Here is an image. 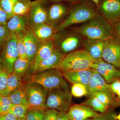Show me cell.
<instances>
[{"label": "cell", "mask_w": 120, "mask_h": 120, "mask_svg": "<svg viewBox=\"0 0 120 120\" xmlns=\"http://www.w3.org/2000/svg\"><path fill=\"white\" fill-rule=\"evenodd\" d=\"M99 15L95 4L90 0H82L72 6L66 19L55 28L56 33L72 25L88 22Z\"/></svg>", "instance_id": "6da1fadb"}, {"label": "cell", "mask_w": 120, "mask_h": 120, "mask_svg": "<svg viewBox=\"0 0 120 120\" xmlns=\"http://www.w3.org/2000/svg\"><path fill=\"white\" fill-rule=\"evenodd\" d=\"M113 25L99 15L86 23L73 30L85 39L105 41L113 36Z\"/></svg>", "instance_id": "7a4b0ae2"}, {"label": "cell", "mask_w": 120, "mask_h": 120, "mask_svg": "<svg viewBox=\"0 0 120 120\" xmlns=\"http://www.w3.org/2000/svg\"><path fill=\"white\" fill-rule=\"evenodd\" d=\"M29 82L39 84L48 91L56 89L69 90L68 84L60 69H51L35 73Z\"/></svg>", "instance_id": "3957f363"}, {"label": "cell", "mask_w": 120, "mask_h": 120, "mask_svg": "<svg viewBox=\"0 0 120 120\" xmlns=\"http://www.w3.org/2000/svg\"><path fill=\"white\" fill-rule=\"evenodd\" d=\"M93 62L92 57L86 49L75 50L64 56L60 69L64 71L88 69L90 68Z\"/></svg>", "instance_id": "277c9868"}, {"label": "cell", "mask_w": 120, "mask_h": 120, "mask_svg": "<svg viewBox=\"0 0 120 120\" xmlns=\"http://www.w3.org/2000/svg\"><path fill=\"white\" fill-rule=\"evenodd\" d=\"M57 33L54 40L55 47L64 55L83 46L85 39L73 30L68 33H62L61 31Z\"/></svg>", "instance_id": "5b68a950"}, {"label": "cell", "mask_w": 120, "mask_h": 120, "mask_svg": "<svg viewBox=\"0 0 120 120\" xmlns=\"http://www.w3.org/2000/svg\"><path fill=\"white\" fill-rule=\"evenodd\" d=\"M72 95L69 90L56 88L49 91L45 109H53L67 112L72 102Z\"/></svg>", "instance_id": "8992f818"}, {"label": "cell", "mask_w": 120, "mask_h": 120, "mask_svg": "<svg viewBox=\"0 0 120 120\" xmlns=\"http://www.w3.org/2000/svg\"><path fill=\"white\" fill-rule=\"evenodd\" d=\"M1 58L2 68L9 74L12 73L15 61L19 58L17 37L15 35L11 34V38L2 46Z\"/></svg>", "instance_id": "52a82bcc"}, {"label": "cell", "mask_w": 120, "mask_h": 120, "mask_svg": "<svg viewBox=\"0 0 120 120\" xmlns=\"http://www.w3.org/2000/svg\"><path fill=\"white\" fill-rule=\"evenodd\" d=\"M24 87L30 107L45 109L49 91L34 82H28L24 84Z\"/></svg>", "instance_id": "ba28073f"}, {"label": "cell", "mask_w": 120, "mask_h": 120, "mask_svg": "<svg viewBox=\"0 0 120 120\" xmlns=\"http://www.w3.org/2000/svg\"><path fill=\"white\" fill-rule=\"evenodd\" d=\"M49 0H36L31 1L28 15V23L31 28L38 24L46 23L49 5Z\"/></svg>", "instance_id": "9c48e42d"}, {"label": "cell", "mask_w": 120, "mask_h": 120, "mask_svg": "<svg viewBox=\"0 0 120 120\" xmlns=\"http://www.w3.org/2000/svg\"><path fill=\"white\" fill-rule=\"evenodd\" d=\"M97 8L99 15L112 24L120 20V0H101Z\"/></svg>", "instance_id": "30bf717a"}, {"label": "cell", "mask_w": 120, "mask_h": 120, "mask_svg": "<svg viewBox=\"0 0 120 120\" xmlns=\"http://www.w3.org/2000/svg\"><path fill=\"white\" fill-rule=\"evenodd\" d=\"M102 59L107 63L120 68V43L114 36L104 42Z\"/></svg>", "instance_id": "8fae6325"}, {"label": "cell", "mask_w": 120, "mask_h": 120, "mask_svg": "<svg viewBox=\"0 0 120 120\" xmlns=\"http://www.w3.org/2000/svg\"><path fill=\"white\" fill-rule=\"evenodd\" d=\"M90 68L95 69L108 84L111 83L116 79L120 78V69L113 65L105 62L103 59L93 62Z\"/></svg>", "instance_id": "7c38bea8"}, {"label": "cell", "mask_w": 120, "mask_h": 120, "mask_svg": "<svg viewBox=\"0 0 120 120\" xmlns=\"http://www.w3.org/2000/svg\"><path fill=\"white\" fill-rule=\"evenodd\" d=\"M94 70L87 87L88 95L94 92H100L105 93L112 98H115L116 95L111 89L110 84L107 83L103 77Z\"/></svg>", "instance_id": "4fadbf2b"}, {"label": "cell", "mask_w": 120, "mask_h": 120, "mask_svg": "<svg viewBox=\"0 0 120 120\" xmlns=\"http://www.w3.org/2000/svg\"><path fill=\"white\" fill-rule=\"evenodd\" d=\"M64 55L59 49L55 48L49 57L38 64L31 66V69L34 73L51 69H60V65Z\"/></svg>", "instance_id": "5bb4252c"}, {"label": "cell", "mask_w": 120, "mask_h": 120, "mask_svg": "<svg viewBox=\"0 0 120 120\" xmlns=\"http://www.w3.org/2000/svg\"><path fill=\"white\" fill-rule=\"evenodd\" d=\"M71 8L67 4L61 3L53 4L50 5L48 9L46 23L56 28L69 12Z\"/></svg>", "instance_id": "9a60e30c"}, {"label": "cell", "mask_w": 120, "mask_h": 120, "mask_svg": "<svg viewBox=\"0 0 120 120\" xmlns=\"http://www.w3.org/2000/svg\"><path fill=\"white\" fill-rule=\"evenodd\" d=\"M70 120H85L99 116L91 107L80 104L71 105L67 112Z\"/></svg>", "instance_id": "2e32d148"}, {"label": "cell", "mask_w": 120, "mask_h": 120, "mask_svg": "<svg viewBox=\"0 0 120 120\" xmlns=\"http://www.w3.org/2000/svg\"><path fill=\"white\" fill-rule=\"evenodd\" d=\"M94 69L89 68L78 71H63L64 77L69 82L74 84H81L87 87Z\"/></svg>", "instance_id": "e0dca14e"}, {"label": "cell", "mask_w": 120, "mask_h": 120, "mask_svg": "<svg viewBox=\"0 0 120 120\" xmlns=\"http://www.w3.org/2000/svg\"><path fill=\"white\" fill-rule=\"evenodd\" d=\"M8 20L7 26L11 34L15 35L16 37L25 34L29 27L27 16L14 15Z\"/></svg>", "instance_id": "ac0fdd59"}, {"label": "cell", "mask_w": 120, "mask_h": 120, "mask_svg": "<svg viewBox=\"0 0 120 120\" xmlns=\"http://www.w3.org/2000/svg\"><path fill=\"white\" fill-rule=\"evenodd\" d=\"M24 41L26 47L27 58L32 62L41 42L29 27L24 34Z\"/></svg>", "instance_id": "d6986e66"}, {"label": "cell", "mask_w": 120, "mask_h": 120, "mask_svg": "<svg viewBox=\"0 0 120 120\" xmlns=\"http://www.w3.org/2000/svg\"><path fill=\"white\" fill-rule=\"evenodd\" d=\"M55 49L54 40L41 42L31 66L38 64L49 57L53 53Z\"/></svg>", "instance_id": "ffe728a7"}, {"label": "cell", "mask_w": 120, "mask_h": 120, "mask_svg": "<svg viewBox=\"0 0 120 120\" xmlns=\"http://www.w3.org/2000/svg\"><path fill=\"white\" fill-rule=\"evenodd\" d=\"M30 28L41 42L54 40L56 34L55 28L48 24H41Z\"/></svg>", "instance_id": "44dd1931"}, {"label": "cell", "mask_w": 120, "mask_h": 120, "mask_svg": "<svg viewBox=\"0 0 120 120\" xmlns=\"http://www.w3.org/2000/svg\"><path fill=\"white\" fill-rule=\"evenodd\" d=\"M105 41L85 39L83 46L91 57L94 62L102 60Z\"/></svg>", "instance_id": "7402d4cb"}, {"label": "cell", "mask_w": 120, "mask_h": 120, "mask_svg": "<svg viewBox=\"0 0 120 120\" xmlns=\"http://www.w3.org/2000/svg\"><path fill=\"white\" fill-rule=\"evenodd\" d=\"M8 96L13 105H28L24 85L11 92Z\"/></svg>", "instance_id": "603a6c76"}, {"label": "cell", "mask_w": 120, "mask_h": 120, "mask_svg": "<svg viewBox=\"0 0 120 120\" xmlns=\"http://www.w3.org/2000/svg\"><path fill=\"white\" fill-rule=\"evenodd\" d=\"M31 65V62L27 58H19L14 64L13 72L22 77L26 75Z\"/></svg>", "instance_id": "cb8c5ba5"}, {"label": "cell", "mask_w": 120, "mask_h": 120, "mask_svg": "<svg viewBox=\"0 0 120 120\" xmlns=\"http://www.w3.org/2000/svg\"><path fill=\"white\" fill-rule=\"evenodd\" d=\"M24 85L22 77L15 75L13 72L9 74L5 96H8L11 92L20 88Z\"/></svg>", "instance_id": "d4e9b609"}, {"label": "cell", "mask_w": 120, "mask_h": 120, "mask_svg": "<svg viewBox=\"0 0 120 120\" xmlns=\"http://www.w3.org/2000/svg\"><path fill=\"white\" fill-rule=\"evenodd\" d=\"M31 3L30 0H17L13 8L14 15L27 16L30 9Z\"/></svg>", "instance_id": "484cf974"}, {"label": "cell", "mask_w": 120, "mask_h": 120, "mask_svg": "<svg viewBox=\"0 0 120 120\" xmlns=\"http://www.w3.org/2000/svg\"><path fill=\"white\" fill-rule=\"evenodd\" d=\"M81 104L91 107L95 112L101 113H104L108 109L96 97L92 95L88 96V99Z\"/></svg>", "instance_id": "4316f807"}, {"label": "cell", "mask_w": 120, "mask_h": 120, "mask_svg": "<svg viewBox=\"0 0 120 120\" xmlns=\"http://www.w3.org/2000/svg\"><path fill=\"white\" fill-rule=\"evenodd\" d=\"M30 107L28 105L12 104L8 113L12 114L18 119L26 118L27 112Z\"/></svg>", "instance_id": "83f0119b"}, {"label": "cell", "mask_w": 120, "mask_h": 120, "mask_svg": "<svg viewBox=\"0 0 120 120\" xmlns=\"http://www.w3.org/2000/svg\"><path fill=\"white\" fill-rule=\"evenodd\" d=\"M45 110L42 108L30 107L26 114V120H43Z\"/></svg>", "instance_id": "f1b7e54d"}, {"label": "cell", "mask_w": 120, "mask_h": 120, "mask_svg": "<svg viewBox=\"0 0 120 120\" xmlns=\"http://www.w3.org/2000/svg\"><path fill=\"white\" fill-rule=\"evenodd\" d=\"M71 93L76 98L87 96L88 94L87 87L81 84H74L71 88Z\"/></svg>", "instance_id": "f546056e"}, {"label": "cell", "mask_w": 120, "mask_h": 120, "mask_svg": "<svg viewBox=\"0 0 120 120\" xmlns=\"http://www.w3.org/2000/svg\"><path fill=\"white\" fill-rule=\"evenodd\" d=\"M17 0H0V4L7 15L8 20L14 15L13 10Z\"/></svg>", "instance_id": "4dcf8cb0"}, {"label": "cell", "mask_w": 120, "mask_h": 120, "mask_svg": "<svg viewBox=\"0 0 120 120\" xmlns=\"http://www.w3.org/2000/svg\"><path fill=\"white\" fill-rule=\"evenodd\" d=\"M92 95L96 97L104 106L109 109L114 99L103 92H98L91 94L88 96Z\"/></svg>", "instance_id": "1f68e13d"}, {"label": "cell", "mask_w": 120, "mask_h": 120, "mask_svg": "<svg viewBox=\"0 0 120 120\" xmlns=\"http://www.w3.org/2000/svg\"><path fill=\"white\" fill-rule=\"evenodd\" d=\"M24 34L17 36V45L19 58H27L26 46L24 41Z\"/></svg>", "instance_id": "d6a6232c"}, {"label": "cell", "mask_w": 120, "mask_h": 120, "mask_svg": "<svg viewBox=\"0 0 120 120\" xmlns=\"http://www.w3.org/2000/svg\"><path fill=\"white\" fill-rule=\"evenodd\" d=\"M9 74L6 70L2 68L0 72V94L2 96H5Z\"/></svg>", "instance_id": "836d02e7"}, {"label": "cell", "mask_w": 120, "mask_h": 120, "mask_svg": "<svg viewBox=\"0 0 120 120\" xmlns=\"http://www.w3.org/2000/svg\"><path fill=\"white\" fill-rule=\"evenodd\" d=\"M12 105L8 96L1 95L0 98V114L8 112Z\"/></svg>", "instance_id": "e575fe53"}, {"label": "cell", "mask_w": 120, "mask_h": 120, "mask_svg": "<svg viewBox=\"0 0 120 120\" xmlns=\"http://www.w3.org/2000/svg\"><path fill=\"white\" fill-rule=\"evenodd\" d=\"M117 115L114 109H109L104 113H101L99 116L92 118L91 120H117L116 118Z\"/></svg>", "instance_id": "d590c367"}, {"label": "cell", "mask_w": 120, "mask_h": 120, "mask_svg": "<svg viewBox=\"0 0 120 120\" xmlns=\"http://www.w3.org/2000/svg\"><path fill=\"white\" fill-rule=\"evenodd\" d=\"M11 36L7 25H0V47H2Z\"/></svg>", "instance_id": "8d00e7d4"}, {"label": "cell", "mask_w": 120, "mask_h": 120, "mask_svg": "<svg viewBox=\"0 0 120 120\" xmlns=\"http://www.w3.org/2000/svg\"><path fill=\"white\" fill-rule=\"evenodd\" d=\"M59 113L56 110L45 109L43 120H56Z\"/></svg>", "instance_id": "74e56055"}, {"label": "cell", "mask_w": 120, "mask_h": 120, "mask_svg": "<svg viewBox=\"0 0 120 120\" xmlns=\"http://www.w3.org/2000/svg\"><path fill=\"white\" fill-rule=\"evenodd\" d=\"M111 89L117 98H120V78H117L110 84Z\"/></svg>", "instance_id": "f35d334b"}, {"label": "cell", "mask_w": 120, "mask_h": 120, "mask_svg": "<svg viewBox=\"0 0 120 120\" xmlns=\"http://www.w3.org/2000/svg\"><path fill=\"white\" fill-rule=\"evenodd\" d=\"M113 36L120 43V20L113 24Z\"/></svg>", "instance_id": "ab89813d"}, {"label": "cell", "mask_w": 120, "mask_h": 120, "mask_svg": "<svg viewBox=\"0 0 120 120\" xmlns=\"http://www.w3.org/2000/svg\"><path fill=\"white\" fill-rule=\"evenodd\" d=\"M8 22L7 13L0 4V25H7Z\"/></svg>", "instance_id": "60d3db41"}, {"label": "cell", "mask_w": 120, "mask_h": 120, "mask_svg": "<svg viewBox=\"0 0 120 120\" xmlns=\"http://www.w3.org/2000/svg\"><path fill=\"white\" fill-rule=\"evenodd\" d=\"M17 119L13 114L9 113L0 114V120H17Z\"/></svg>", "instance_id": "b9f144b4"}, {"label": "cell", "mask_w": 120, "mask_h": 120, "mask_svg": "<svg viewBox=\"0 0 120 120\" xmlns=\"http://www.w3.org/2000/svg\"><path fill=\"white\" fill-rule=\"evenodd\" d=\"M120 107V98L116 97L114 99L109 109H114L116 107Z\"/></svg>", "instance_id": "7bdbcfd3"}, {"label": "cell", "mask_w": 120, "mask_h": 120, "mask_svg": "<svg viewBox=\"0 0 120 120\" xmlns=\"http://www.w3.org/2000/svg\"><path fill=\"white\" fill-rule=\"evenodd\" d=\"M56 120H70L67 112H60Z\"/></svg>", "instance_id": "ee69618b"}, {"label": "cell", "mask_w": 120, "mask_h": 120, "mask_svg": "<svg viewBox=\"0 0 120 120\" xmlns=\"http://www.w3.org/2000/svg\"><path fill=\"white\" fill-rule=\"evenodd\" d=\"M82 0H65V1L68 3L72 6L75 5L81 1Z\"/></svg>", "instance_id": "f6af8a7d"}, {"label": "cell", "mask_w": 120, "mask_h": 120, "mask_svg": "<svg viewBox=\"0 0 120 120\" xmlns=\"http://www.w3.org/2000/svg\"><path fill=\"white\" fill-rule=\"evenodd\" d=\"M49 0L50 2H52L53 4H54L60 3L63 1H65V0Z\"/></svg>", "instance_id": "bcb514c9"}, {"label": "cell", "mask_w": 120, "mask_h": 120, "mask_svg": "<svg viewBox=\"0 0 120 120\" xmlns=\"http://www.w3.org/2000/svg\"><path fill=\"white\" fill-rule=\"evenodd\" d=\"M96 5V7H98L100 3L101 0H91Z\"/></svg>", "instance_id": "7dc6e473"}, {"label": "cell", "mask_w": 120, "mask_h": 120, "mask_svg": "<svg viewBox=\"0 0 120 120\" xmlns=\"http://www.w3.org/2000/svg\"><path fill=\"white\" fill-rule=\"evenodd\" d=\"M2 65H1V54L0 53V72L2 69Z\"/></svg>", "instance_id": "c3c4849f"}, {"label": "cell", "mask_w": 120, "mask_h": 120, "mask_svg": "<svg viewBox=\"0 0 120 120\" xmlns=\"http://www.w3.org/2000/svg\"><path fill=\"white\" fill-rule=\"evenodd\" d=\"M116 118L117 120H120V113H119L118 115H117Z\"/></svg>", "instance_id": "681fc988"}, {"label": "cell", "mask_w": 120, "mask_h": 120, "mask_svg": "<svg viewBox=\"0 0 120 120\" xmlns=\"http://www.w3.org/2000/svg\"><path fill=\"white\" fill-rule=\"evenodd\" d=\"M17 120H26V118H19V119H17Z\"/></svg>", "instance_id": "f907efd6"}, {"label": "cell", "mask_w": 120, "mask_h": 120, "mask_svg": "<svg viewBox=\"0 0 120 120\" xmlns=\"http://www.w3.org/2000/svg\"><path fill=\"white\" fill-rule=\"evenodd\" d=\"M91 119H92V118H88V119H86V120H91Z\"/></svg>", "instance_id": "816d5d0a"}, {"label": "cell", "mask_w": 120, "mask_h": 120, "mask_svg": "<svg viewBox=\"0 0 120 120\" xmlns=\"http://www.w3.org/2000/svg\"><path fill=\"white\" fill-rule=\"evenodd\" d=\"M1 96V95L0 94V98Z\"/></svg>", "instance_id": "f5cc1de1"}, {"label": "cell", "mask_w": 120, "mask_h": 120, "mask_svg": "<svg viewBox=\"0 0 120 120\" xmlns=\"http://www.w3.org/2000/svg\"></svg>", "instance_id": "db71d44e"}]
</instances>
